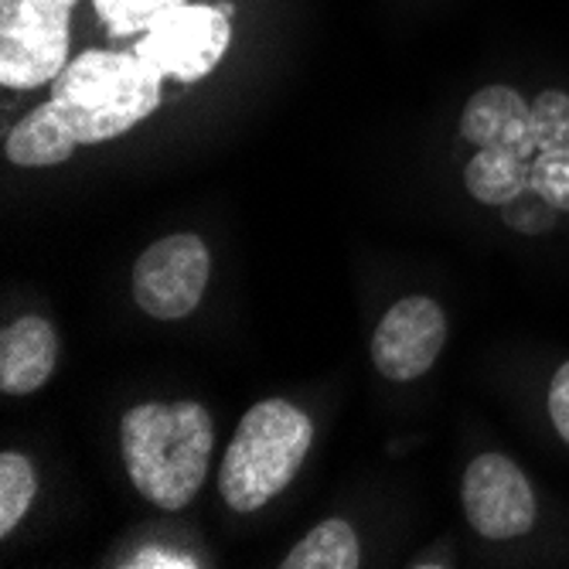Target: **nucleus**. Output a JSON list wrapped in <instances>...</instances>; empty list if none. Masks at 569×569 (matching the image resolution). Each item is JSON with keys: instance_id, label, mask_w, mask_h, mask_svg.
<instances>
[{"instance_id": "nucleus-7", "label": "nucleus", "mask_w": 569, "mask_h": 569, "mask_svg": "<svg viewBox=\"0 0 569 569\" xmlns=\"http://www.w3.org/2000/svg\"><path fill=\"white\" fill-rule=\"evenodd\" d=\"M463 511L485 539H519L536 526V495L522 468L505 453H481L463 471Z\"/></svg>"}, {"instance_id": "nucleus-19", "label": "nucleus", "mask_w": 569, "mask_h": 569, "mask_svg": "<svg viewBox=\"0 0 569 569\" xmlns=\"http://www.w3.org/2000/svg\"><path fill=\"white\" fill-rule=\"evenodd\" d=\"M127 566H133V569H150V566H161V569H191L198 562L188 559V556H171V552H161V549H147L140 556H133Z\"/></svg>"}, {"instance_id": "nucleus-12", "label": "nucleus", "mask_w": 569, "mask_h": 569, "mask_svg": "<svg viewBox=\"0 0 569 569\" xmlns=\"http://www.w3.org/2000/svg\"><path fill=\"white\" fill-rule=\"evenodd\" d=\"M361 559L358 536L345 519H328L310 529L287 556L283 569H355Z\"/></svg>"}, {"instance_id": "nucleus-13", "label": "nucleus", "mask_w": 569, "mask_h": 569, "mask_svg": "<svg viewBox=\"0 0 569 569\" xmlns=\"http://www.w3.org/2000/svg\"><path fill=\"white\" fill-rule=\"evenodd\" d=\"M38 491L34 468L24 453H0V536H11Z\"/></svg>"}, {"instance_id": "nucleus-6", "label": "nucleus", "mask_w": 569, "mask_h": 569, "mask_svg": "<svg viewBox=\"0 0 569 569\" xmlns=\"http://www.w3.org/2000/svg\"><path fill=\"white\" fill-rule=\"evenodd\" d=\"M212 277V256L191 232L164 236L133 263V300L158 321L188 318Z\"/></svg>"}, {"instance_id": "nucleus-17", "label": "nucleus", "mask_w": 569, "mask_h": 569, "mask_svg": "<svg viewBox=\"0 0 569 569\" xmlns=\"http://www.w3.org/2000/svg\"><path fill=\"white\" fill-rule=\"evenodd\" d=\"M556 216H559V209H552V204L539 191H526V194H519L501 209L505 226H511L515 232H522V236L549 232L556 226Z\"/></svg>"}, {"instance_id": "nucleus-1", "label": "nucleus", "mask_w": 569, "mask_h": 569, "mask_svg": "<svg viewBox=\"0 0 569 569\" xmlns=\"http://www.w3.org/2000/svg\"><path fill=\"white\" fill-rule=\"evenodd\" d=\"M161 82L137 51L89 48L56 76L41 110L76 147L107 143L161 107Z\"/></svg>"}, {"instance_id": "nucleus-2", "label": "nucleus", "mask_w": 569, "mask_h": 569, "mask_svg": "<svg viewBox=\"0 0 569 569\" xmlns=\"http://www.w3.org/2000/svg\"><path fill=\"white\" fill-rule=\"evenodd\" d=\"M216 423L194 399L140 402L120 423L123 463L133 488L164 511L191 505L212 463Z\"/></svg>"}, {"instance_id": "nucleus-4", "label": "nucleus", "mask_w": 569, "mask_h": 569, "mask_svg": "<svg viewBox=\"0 0 569 569\" xmlns=\"http://www.w3.org/2000/svg\"><path fill=\"white\" fill-rule=\"evenodd\" d=\"M79 0H0V82L38 89L69 66V21Z\"/></svg>"}, {"instance_id": "nucleus-3", "label": "nucleus", "mask_w": 569, "mask_h": 569, "mask_svg": "<svg viewBox=\"0 0 569 569\" xmlns=\"http://www.w3.org/2000/svg\"><path fill=\"white\" fill-rule=\"evenodd\" d=\"M310 440L315 427L303 409L287 399L256 402L242 417L219 471L226 505L236 511H256L273 501L300 471Z\"/></svg>"}, {"instance_id": "nucleus-5", "label": "nucleus", "mask_w": 569, "mask_h": 569, "mask_svg": "<svg viewBox=\"0 0 569 569\" xmlns=\"http://www.w3.org/2000/svg\"><path fill=\"white\" fill-rule=\"evenodd\" d=\"M229 14H232L229 8H209V4L171 8L143 31L133 51L161 76H171L178 82H198L229 51L232 41Z\"/></svg>"}, {"instance_id": "nucleus-10", "label": "nucleus", "mask_w": 569, "mask_h": 569, "mask_svg": "<svg viewBox=\"0 0 569 569\" xmlns=\"http://www.w3.org/2000/svg\"><path fill=\"white\" fill-rule=\"evenodd\" d=\"M529 107L522 92L511 86H485L478 89L460 117V137L475 147H511L522 158H536L529 143Z\"/></svg>"}, {"instance_id": "nucleus-9", "label": "nucleus", "mask_w": 569, "mask_h": 569, "mask_svg": "<svg viewBox=\"0 0 569 569\" xmlns=\"http://www.w3.org/2000/svg\"><path fill=\"white\" fill-rule=\"evenodd\" d=\"M59 358V338L44 318L28 315L18 318L0 335V392L8 396H31L38 392Z\"/></svg>"}, {"instance_id": "nucleus-8", "label": "nucleus", "mask_w": 569, "mask_h": 569, "mask_svg": "<svg viewBox=\"0 0 569 569\" xmlns=\"http://www.w3.org/2000/svg\"><path fill=\"white\" fill-rule=\"evenodd\" d=\"M447 341V315L430 297H402L386 310L372 335V361L389 382H409L430 372Z\"/></svg>"}, {"instance_id": "nucleus-16", "label": "nucleus", "mask_w": 569, "mask_h": 569, "mask_svg": "<svg viewBox=\"0 0 569 569\" xmlns=\"http://www.w3.org/2000/svg\"><path fill=\"white\" fill-rule=\"evenodd\" d=\"M532 191L552 209L569 212V150H542L532 158Z\"/></svg>"}, {"instance_id": "nucleus-15", "label": "nucleus", "mask_w": 569, "mask_h": 569, "mask_svg": "<svg viewBox=\"0 0 569 569\" xmlns=\"http://www.w3.org/2000/svg\"><path fill=\"white\" fill-rule=\"evenodd\" d=\"M92 4L110 38H130L147 31L164 11L191 4V0H92Z\"/></svg>"}, {"instance_id": "nucleus-18", "label": "nucleus", "mask_w": 569, "mask_h": 569, "mask_svg": "<svg viewBox=\"0 0 569 569\" xmlns=\"http://www.w3.org/2000/svg\"><path fill=\"white\" fill-rule=\"evenodd\" d=\"M549 420L556 433L569 443V361L556 369L552 386H549Z\"/></svg>"}, {"instance_id": "nucleus-14", "label": "nucleus", "mask_w": 569, "mask_h": 569, "mask_svg": "<svg viewBox=\"0 0 569 569\" xmlns=\"http://www.w3.org/2000/svg\"><path fill=\"white\" fill-rule=\"evenodd\" d=\"M529 143L542 150H569V92L546 89L529 107Z\"/></svg>"}, {"instance_id": "nucleus-11", "label": "nucleus", "mask_w": 569, "mask_h": 569, "mask_svg": "<svg viewBox=\"0 0 569 569\" xmlns=\"http://www.w3.org/2000/svg\"><path fill=\"white\" fill-rule=\"evenodd\" d=\"M463 184L481 204L505 209L508 201L532 191V161L511 147H478L463 168Z\"/></svg>"}]
</instances>
